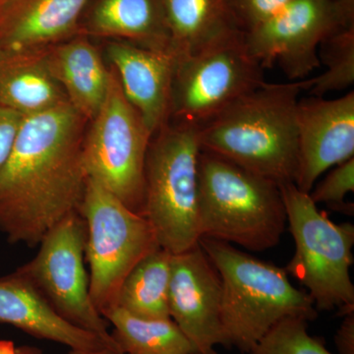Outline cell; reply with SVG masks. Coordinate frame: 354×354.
<instances>
[{"instance_id": "cell-22", "label": "cell", "mask_w": 354, "mask_h": 354, "mask_svg": "<svg viewBox=\"0 0 354 354\" xmlns=\"http://www.w3.org/2000/svg\"><path fill=\"white\" fill-rule=\"evenodd\" d=\"M171 257L172 254L158 247L140 261L121 286L116 306L143 318H171Z\"/></svg>"}, {"instance_id": "cell-10", "label": "cell", "mask_w": 354, "mask_h": 354, "mask_svg": "<svg viewBox=\"0 0 354 354\" xmlns=\"http://www.w3.org/2000/svg\"><path fill=\"white\" fill-rule=\"evenodd\" d=\"M243 39L176 58L169 121L202 127L266 82Z\"/></svg>"}, {"instance_id": "cell-18", "label": "cell", "mask_w": 354, "mask_h": 354, "mask_svg": "<svg viewBox=\"0 0 354 354\" xmlns=\"http://www.w3.org/2000/svg\"><path fill=\"white\" fill-rule=\"evenodd\" d=\"M162 6L176 58L244 37L230 0H162Z\"/></svg>"}, {"instance_id": "cell-6", "label": "cell", "mask_w": 354, "mask_h": 354, "mask_svg": "<svg viewBox=\"0 0 354 354\" xmlns=\"http://www.w3.org/2000/svg\"><path fill=\"white\" fill-rule=\"evenodd\" d=\"M279 188L295 245L286 272L305 286L317 311L337 309L341 316L353 312V223H333L293 183L279 184Z\"/></svg>"}, {"instance_id": "cell-7", "label": "cell", "mask_w": 354, "mask_h": 354, "mask_svg": "<svg viewBox=\"0 0 354 354\" xmlns=\"http://www.w3.org/2000/svg\"><path fill=\"white\" fill-rule=\"evenodd\" d=\"M78 212L87 227L91 298L102 314L118 305L121 286L135 266L160 246L145 216L92 179L88 178Z\"/></svg>"}, {"instance_id": "cell-23", "label": "cell", "mask_w": 354, "mask_h": 354, "mask_svg": "<svg viewBox=\"0 0 354 354\" xmlns=\"http://www.w3.org/2000/svg\"><path fill=\"white\" fill-rule=\"evenodd\" d=\"M321 46V57L326 70L315 78L304 80V90L315 97H324L327 93L353 85L354 25L337 30Z\"/></svg>"}, {"instance_id": "cell-1", "label": "cell", "mask_w": 354, "mask_h": 354, "mask_svg": "<svg viewBox=\"0 0 354 354\" xmlns=\"http://www.w3.org/2000/svg\"><path fill=\"white\" fill-rule=\"evenodd\" d=\"M88 121L70 104L24 116L0 171V232L11 244L38 246L78 211L88 176L83 144Z\"/></svg>"}, {"instance_id": "cell-12", "label": "cell", "mask_w": 354, "mask_h": 354, "mask_svg": "<svg viewBox=\"0 0 354 354\" xmlns=\"http://www.w3.org/2000/svg\"><path fill=\"white\" fill-rule=\"evenodd\" d=\"M223 286L218 271L197 245L171 257L169 315L196 353L227 346L221 324Z\"/></svg>"}, {"instance_id": "cell-16", "label": "cell", "mask_w": 354, "mask_h": 354, "mask_svg": "<svg viewBox=\"0 0 354 354\" xmlns=\"http://www.w3.org/2000/svg\"><path fill=\"white\" fill-rule=\"evenodd\" d=\"M0 323L13 326L32 337L62 344L71 351L109 349L121 354L97 335L58 315L39 290L15 271L0 277Z\"/></svg>"}, {"instance_id": "cell-3", "label": "cell", "mask_w": 354, "mask_h": 354, "mask_svg": "<svg viewBox=\"0 0 354 354\" xmlns=\"http://www.w3.org/2000/svg\"><path fill=\"white\" fill-rule=\"evenodd\" d=\"M286 225L279 184L201 150L198 158L200 239L259 252L278 245Z\"/></svg>"}, {"instance_id": "cell-20", "label": "cell", "mask_w": 354, "mask_h": 354, "mask_svg": "<svg viewBox=\"0 0 354 354\" xmlns=\"http://www.w3.org/2000/svg\"><path fill=\"white\" fill-rule=\"evenodd\" d=\"M44 50L0 51V106L30 116L69 104L46 66Z\"/></svg>"}, {"instance_id": "cell-30", "label": "cell", "mask_w": 354, "mask_h": 354, "mask_svg": "<svg viewBox=\"0 0 354 354\" xmlns=\"http://www.w3.org/2000/svg\"><path fill=\"white\" fill-rule=\"evenodd\" d=\"M0 354H16V348L10 341H0Z\"/></svg>"}, {"instance_id": "cell-17", "label": "cell", "mask_w": 354, "mask_h": 354, "mask_svg": "<svg viewBox=\"0 0 354 354\" xmlns=\"http://www.w3.org/2000/svg\"><path fill=\"white\" fill-rule=\"evenodd\" d=\"M51 75L59 83L69 104L88 121L95 118L108 94L111 68L88 36L78 34L44 48Z\"/></svg>"}, {"instance_id": "cell-5", "label": "cell", "mask_w": 354, "mask_h": 354, "mask_svg": "<svg viewBox=\"0 0 354 354\" xmlns=\"http://www.w3.org/2000/svg\"><path fill=\"white\" fill-rule=\"evenodd\" d=\"M199 127L169 121L151 139L145 164L143 216L158 246L174 255L199 242Z\"/></svg>"}, {"instance_id": "cell-25", "label": "cell", "mask_w": 354, "mask_h": 354, "mask_svg": "<svg viewBox=\"0 0 354 354\" xmlns=\"http://www.w3.org/2000/svg\"><path fill=\"white\" fill-rule=\"evenodd\" d=\"M354 191V158H349L335 169L325 179L310 191L311 199L316 203H325L337 209L344 211V198Z\"/></svg>"}, {"instance_id": "cell-19", "label": "cell", "mask_w": 354, "mask_h": 354, "mask_svg": "<svg viewBox=\"0 0 354 354\" xmlns=\"http://www.w3.org/2000/svg\"><path fill=\"white\" fill-rule=\"evenodd\" d=\"M92 2L80 34L129 41L151 50L174 53L162 0Z\"/></svg>"}, {"instance_id": "cell-31", "label": "cell", "mask_w": 354, "mask_h": 354, "mask_svg": "<svg viewBox=\"0 0 354 354\" xmlns=\"http://www.w3.org/2000/svg\"><path fill=\"white\" fill-rule=\"evenodd\" d=\"M195 354H218L215 351V348L213 349H209V351H203V353H196Z\"/></svg>"}, {"instance_id": "cell-9", "label": "cell", "mask_w": 354, "mask_h": 354, "mask_svg": "<svg viewBox=\"0 0 354 354\" xmlns=\"http://www.w3.org/2000/svg\"><path fill=\"white\" fill-rule=\"evenodd\" d=\"M86 241L85 220L73 212L44 235L37 255L15 272L39 290L58 315L123 354L91 298Z\"/></svg>"}, {"instance_id": "cell-26", "label": "cell", "mask_w": 354, "mask_h": 354, "mask_svg": "<svg viewBox=\"0 0 354 354\" xmlns=\"http://www.w3.org/2000/svg\"><path fill=\"white\" fill-rule=\"evenodd\" d=\"M244 31L281 12L293 0H230Z\"/></svg>"}, {"instance_id": "cell-28", "label": "cell", "mask_w": 354, "mask_h": 354, "mask_svg": "<svg viewBox=\"0 0 354 354\" xmlns=\"http://www.w3.org/2000/svg\"><path fill=\"white\" fill-rule=\"evenodd\" d=\"M335 335V344L339 354H354V311L346 314Z\"/></svg>"}, {"instance_id": "cell-4", "label": "cell", "mask_w": 354, "mask_h": 354, "mask_svg": "<svg viewBox=\"0 0 354 354\" xmlns=\"http://www.w3.org/2000/svg\"><path fill=\"white\" fill-rule=\"evenodd\" d=\"M199 244L221 277V324L227 346L249 353L283 319L312 321L318 315L308 293L290 283L285 269L227 242L201 237Z\"/></svg>"}, {"instance_id": "cell-27", "label": "cell", "mask_w": 354, "mask_h": 354, "mask_svg": "<svg viewBox=\"0 0 354 354\" xmlns=\"http://www.w3.org/2000/svg\"><path fill=\"white\" fill-rule=\"evenodd\" d=\"M23 118L15 111L0 106V171L12 151Z\"/></svg>"}, {"instance_id": "cell-13", "label": "cell", "mask_w": 354, "mask_h": 354, "mask_svg": "<svg viewBox=\"0 0 354 354\" xmlns=\"http://www.w3.org/2000/svg\"><path fill=\"white\" fill-rule=\"evenodd\" d=\"M297 172L295 184L310 193L319 177L354 158V93L326 100L300 97L297 109Z\"/></svg>"}, {"instance_id": "cell-11", "label": "cell", "mask_w": 354, "mask_h": 354, "mask_svg": "<svg viewBox=\"0 0 354 354\" xmlns=\"http://www.w3.org/2000/svg\"><path fill=\"white\" fill-rule=\"evenodd\" d=\"M354 25L337 0H293L281 12L244 32L247 51L263 68L279 65L290 81L320 67L319 46L341 28Z\"/></svg>"}, {"instance_id": "cell-8", "label": "cell", "mask_w": 354, "mask_h": 354, "mask_svg": "<svg viewBox=\"0 0 354 354\" xmlns=\"http://www.w3.org/2000/svg\"><path fill=\"white\" fill-rule=\"evenodd\" d=\"M90 122L83 144L88 178L143 216L146 157L153 136L123 94L113 67L106 100Z\"/></svg>"}, {"instance_id": "cell-2", "label": "cell", "mask_w": 354, "mask_h": 354, "mask_svg": "<svg viewBox=\"0 0 354 354\" xmlns=\"http://www.w3.org/2000/svg\"><path fill=\"white\" fill-rule=\"evenodd\" d=\"M304 80L263 83L199 127L201 150L274 181L295 183Z\"/></svg>"}, {"instance_id": "cell-29", "label": "cell", "mask_w": 354, "mask_h": 354, "mask_svg": "<svg viewBox=\"0 0 354 354\" xmlns=\"http://www.w3.org/2000/svg\"><path fill=\"white\" fill-rule=\"evenodd\" d=\"M16 354H36L34 353L32 348H16ZM70 354H118L114 353V351H109V349H106V351H71Z\"/></svg>"}, {"instance_id": "cell-14", "label": "cell", "mask_w": 354, "mask_h": 354, "mask_svg": "<svg viewBox=\"0 0 354 354\" xmlns=\"http://www.w3.org/2000/svg\"><path fill=\"white\" fill-rule=\"evenodd\" d=\"M106 53L123 94L153 136L171 120L176 55L115 39L109 41Z\"/></svg>"}, {"instance_id": "cell-15", "label": "cell", "mask_w": 354, "mask_h": 354, "mask_svg": "<svg viewBox=\"0 0 354 354\" xmlns=\"http://www.w3.org/2000/svg\"><path fill=\"white\" fill-rule=\"evenodd\" d=\"M92 0H0V51L44 50L80 34Z\"/></svg>"}, {"instance_id": "cell-21", "label": "cell", "mask_w": 354, "mask_h": 354, "mask_svg": "<svg viewBox=\"0 0 354 354\" xmlns=\"http://www.w3.org/2000/svg\"><path fill=\"white\" fill-rule=\"evenodd\" d=\"M102 316L113 326V339L123 354L196 353L171 318H143L118 306L106 310Z\"/></svg>"}, {"instance_id": "cell-24", "label": "cell", "mask_w": 354, "mask_h": 354, "mask_svg": "<svg viewBox=\"0 0 354 354\" xmlns=\"http://www.w3.org/2000/svg\"><path fill=\"white\" fill-rule=\"evenodd\" d=\"M304 318L288 317L268 330L249 354H333L311 337Z\"/></svg>"}]
</instances>
